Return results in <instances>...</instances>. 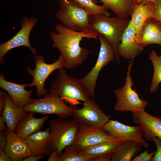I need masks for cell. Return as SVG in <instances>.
Returning a JSON list of instances; mask_svg holds the SVG:
<instances>
[{
	"label": "cell",
	"mask_w": 161,
	"mask_h": 161,
	"mask_svg": "<svg viewBox=\"0 0 161 161\" xmlns=\"http://www.w3.org/2000/svg\"><path fill=\"white\" fill-rule=\"evenodd\" d=\"M56 32L49 34L53 44L52 47L56 48L63 57L65 68L72 69L82 64L92 52L80 46L83 38L98 39V35L90 30L78 32L69 29L62 24L56 25Z\"/></svg>",
	"instance_id": "6da1fadb"
},
{
	"label": "cell",
	"mask_w": 161,
	"mask_h": 161,
	"mask_svg": "<svg viewBox=\"0 0 161 161\" xmlns=\"http://www.w3.org/2000/svg\"><path fill=\"white\" fill-rule=\"evenodd\" d=\"M131 19H123L110 18L102 14L90 15L89 17L90 30L98 35L104 37L113 47L117 63L120 58L117 52L122 35L129 24Z\"/></svg>",
	"instance_id": "7a4b0ae2"
},
{
	"label": "cell",
	"mask_w": 161,
	"mask_h": 161,
	"mask_svg": "<svg viewBox=\"0 0 161 161\" xmlns=\"http://www.w3.org/2000/svg\"><path fill=\"white\" fill-rule=\"evenodd\" d=\"M49 92L58 95L73 105L78 104L79 101L84 102L91 97L88 90L78 79L68 75L64 69H58Z\"/></svg>",
	"instance_id": "3957f363"
},
{
	"label": "cell",
	"mask_w": 161,
	"mask_h": 161,
	"mask_svg": "<svg viewBox=\"0 0 161 161\" xmlns=\"http://www.w3.org/2000/svg\"><path fill=\"white\" fill-rule=\"evenodd\" d=\"M134 61V60H131L128 65L124 85L114 91L117 100L114 108L115 111L141 112L145 111L148 104L146 100L140 98L136 91L132 88L134 83L131 71Z\"/></svg>",
	"instance_id": "277c9868"
},
{
	"label": "cell",
	"mask_w": 161,
	"mask_h": 161,
	"mask_svg": "<svg viewBox=\"0 0 161 161\" xmlns=\"http://www.w3.org/2000/svg\"><path fill=\"white\" fill-rule=\"evenodd\" d=\"M59 0L60 8L55 16L62 24L76 31L90 30V15L85 9L69 0Z\"/></svg>",
	"instance_id": "5b68a950"
},
{
	"label": "cell",
	"mask_w": 161,
	"mask_h": 161,
	"mask_svg": "<svg viewBox=\"0 0 161 161\" xmlns=\"http://www.w3.org/2000/svg\"><path fill=\"white\" fill-rule=\"evenodd\" d=\"M51 135L49 152L56 149L60 154L67 146L73 143L78 129L79 124L75 119L66 120L59 118L48 121Z\"/></svg>",
	"instance_id": "8992f818"
},
{
	"label": "cell",
	"mask_w": 161,
	"mask_h": 161,
	"mask_svg": "<svg viewBox=\"0 0 161 161\" xmlns=\"http://www.w3.org/2000/svg\"><path fill=\"white\" fill-rule=\"evenodd\" d=\"M98 37L100 42V48L96 62L86 76L78 79L79 82L88 90L91 98L94 100L95 88L101 70L116 59L114 51L108 41L101 34H98Z\"/></svg>",
	"instance_id": "52a82bcc"
},
{
	"label": "cell",
	"mask_w": 161,
	"mask_h": 161,
	"mask_svg": "<svg viewBox=\"0 0 161 161\" xmlns=\"http://www.w3.org/2000/svg\"><path fill=\"white\" fill-rule=\"evenodd\" d=\"M24 108L27 112L54 114L65 119L71 116L72 110L71 106H67L59 95L52 92L45 95L43 98L34 99Z\"/></svg>",
	"instance_id": "ba28073f"
},
{
	"label": "cell",
	"mask_w": 161,
	"mask_h": 161,
	"mask_svg": "<svg viewBox=\"0 0 161 161\" xmlns=\"http://www.w3.org/2000/svg\"><path fill=\"white\" fill-rule=\"evenodd\" d=\"M34 59L35 64V69L33 70L30 67L27 68L28 73L33 78L32 82L28 83V86H35L37 95L38 97L44 96L48 92L45 88L46 80L55 70L65 68L64 60L61 54L56 61L50 64L46 63L44 57L41 55H35Z\"/></svg>",
	"instance_id": "9c48e42d"
},
{
	"label": "cell",
	"mask_w": 161,
	"mask_h": 161,
	"mask_svg": "<svg viewBox=\"0 0 161 161\" xmlns=\"http://www.w3.org/2000/svg\"><path fill=\"white\" fill-rule=\"evenodd\" d=\"M123 141L110 135L102 128L79 124L75 140L71 145L78 152L104 142L119 143Z\"/></svg>",
	"instance_id": "30bf717a"
},
{
	"label": "cell",
	"mask_w": 161,
	"mask_h": 161,
	"mask_svg": "<svg viewBox=\"0 0 161 161\" xmlns=\"http://www.w3.org/2000/svg\"><path fill=\"white\" fill-rule=\"evenodd\" d=\"M82 108L72 105L71 116L79 124L102 128L111 118L101 109L95 100L90 98L83 102Z\"/></svg>",
	"instance_id": "8fae6325"
},
{
	"label": "cell",
	"mask_w": 161,
	"mask_h": 161,
	"mask_svg": "<svg viewBox=\"0 0 161 161\" xmlns=\"http://www.w3.org/2000/svg\"><path fill=\"white\" fill-rule=\"evenodd\" d=\"M37 21V19L35 17H24L20 23L21 27L19 31L11 39L0 44L1 64L4 63V57L8 51L19 47H28L33 54H36V49L30 45L29 37L32 30Z\"/></svg>",
	"instance_id": "7c38bea8"
},
{
	"label": "cell",
	"mask_w": 161,
	"mask_h": 161,
	"mask_svg": "<svg viewBox=\"0 0 161 161\" xmlns=\"http://www.w3.org/2000/svg\"><path fill=\"white\" fill-rule=\"evenodd\" d=\"M102 129L110 135L123 141L131 140L141 144L148 148L150 144L144 139L140 125L135 126L125 125L116 120H109Z\"/></svg>",
	"instance_id": "4fadbf2b"
},
{
	"label": "cell",
	"mask_w": 161,
	"mask_h": 161,
	"mask_svg": "<svg viewBox=\"0 0 161 161\" xmlns=\"http://www.w3.org/2000/svg\"><path fill=\"white\" fill-rule=\"evenodd\" d=\"M132 115L133 122L140 125L143 136L147 141H152L154 137L161 139V118L153 116L145 111L132 112Z\"/></svg>",
	"instance_id": "5bb4252c"
},
{
	"label": "cell",
	"mask_w": 161,
	"mask_h": 161,
	"mask_svg": "<svg viewBox=\"0 0 161 161\" xmlns=\"http://www.w3.org/2000/svg\"><path fill=\"white\" fill-rule=\"evenodd\" d=\"M5 133L7 143L4 151L12 161H22L33 155L25 139L8 129Z\"/></svg>",
	"instance_id": "9a60e30c"
},
{
	"label": "cell",
	"mask_w": 161,
	"mask_h": 161,
	"mask_svg": "<svg viewBox=\"0 0 161 161\" xmlns=\"http://www.w3.org/2000/svg\"><path fill=\"white\" fill-rule=\"evenodd\" d=\"M136 31L132 24L129 23L124 30L118 45V55L123 58L129 60H134L144 50L136 41Z\"/></svg>",
	"instance_id": "2e32d148"
},
{
	"label": "cell",
	"mask_w": 161,
	"mask_h": 161,
	"mask_svg": "<svg viewBox=\"0 0 161 161\" xmlns=\"http://www.w3.org/2000/svg\"><path fill=\"white\" fill-rule=\"evenodd\" d=\"M135 38L139 46L143 48L151 44L161 45V23L154 18L147 19Z\"/></svg>",
	"instance_id": "e0dca14e"
},
{
	"label": "cell",
	"mask_w": 161,
	"mask_h": 161,
	"mask_svg": "<svg viewBox=\"0 0 161 161\" xmlns=\"http://www.w3.org/2000/svg\"><path fill=\"white\" fill-rule=\"evenodd\" d=\"M28 85V83L19 84L7 81L3 75H0V87L8 93L18 106L24 107L34 100L31 97L33 90H27L25 89Z\"/></svg>",
	"instance_id": "ac0fdd59"
},
{
	"label": "cell",
	"mask_w": 161,
	"mask_h": 161,
	"mask_svg": "<svg viewBox=\"0 0 161 161\" xmlns=\"http://www.w3.org/2000/svg\"><path fill=\"white\" fill-rule=\"evenodd\" d=\"M35 113L30 112L23 117L16 126L14 133L25 139L33 134L40 131L48 118L47 115L36 118L34 117Z\"/></svg>",
	"instance_id": "d6986e66"
},
{
	"label": "cell",
	"mask_w": 161,
	"mask_h": 161,
	"mask_svg": "<svg viewBox=\"0 0 161 161\" xmlns=\"http://www.w3.org/2000/svg\"><path fill=\"white\" fill-rule=\"evenodd\" d=\"M4 106L0 116L6 124L8 129L14 132L17 124L27 112L25 111L24 107L16 105L10 95L6 92L4 93Z\"/></svg>",
	"instance_id": "ffe728a7"
},
{
	"label": "cell",
	"mask_w": 161,
	"mask_h": 161,
	"mask_svg": "<svg viewBox=\"0 0 161 161\" xmlns=\"http://www.w3.org/2000/svg\"><path fill=\"white\" fill-rule=\"evenodd\" d=\"M50 128L45 131H39L30 135L25 140L35 155L48 154L51 142Z\"/></svg>",
	"instance_id": "44dd1931"
},
{
	"label": "cell",
	"mask_w": 161,
	"mask_h": 161,
	"mask_svg": "<svg viewBox=\"0 0 161 161\" xmlns=\"http://www.w3.org/2000/svg\"><path fill=\"white\" fill-rule=\"evenodd\" d=\"M130 15V23L134 28L137 35L140 32L144 22L148 18L154 17V3L150 2L144 4L132 3Z\"/></svg>",
	"instance_id": "7402d4cb"
},
{
	"label": "cell",
	"mask_w": 161,
	"mask_h": 161,
	"mask_svg": "<svg viewBox=\"0 0 161 161\" xmlns=\"http://www.w3.org/2000/svg\"><path fill=\"white\" fill-rule=\"evenodd\" d=\"M143 145L131 140L122 141L113 153L111 161H130L143 149Z\"/></svg>",
	"instance_id": "603a6c76"
},
{
	"label": "cell",
	"mask_w": 161,
	"mask_h": 161,
	"mask_svg": "<svg viewBox=\"0 0 161 161\" xmlns=\"http://www.w3.org/2000/svg\"><path fill=\"white\" fill-rule=\"evenodd\" d=\"M100 0L106 10H111L118 18L126 19L130 15L131 0Z\"/></svg>",
	"instance_id": "cb8c5ba5"
},
{
	"label": "cell",
	"mask_w": 161,
	"mask_h": 161,
	"mask_svg": "<svg viewBox=\"0 0 161 161\" xmlns=\"http://www.w3.org/2000/svg\"><path fill=\"white\" fill-rule=\"evenodd\" d=\"M121 142L101 143L86 148L79 153L82 156L91 157L113 153Z\"/></svg>",
	"instance_id": "d4e9b609"
},
{
	"label": "cell",
	"mask_w": 161,
	"mask_h": 161,
	"mask_svg": "<svg viewBox=\"0 0 161 161\" xmlns=\"http://www.w3.org/2000/svg\"><path fill=\"white\" fill-rule=\"evenodd\" d=\"M149 59L152 62L154 68L149 91L153 93L157 91L159 85L161 82V53L158 55L155 50H152L149 53Z\"/></svg>",
	"instance_id": "484cf974"
},
{
	"label": "cell",
	"mask_w": 161,
	"mask_h": 161,
	"mask_svg": "<svg viewBox=\"0 0 161 161\" xmlns=\"http://www.w3.org/2000/svg\"><path fill=\"white\" fill-rule=\"evenodd\" d=\"M64 149V152L59 154V161H95L96 157L82 156L71 145Z\"/></svg>",
	"instance_id": "4316f807"
},
{
	"label": "cell",
	"mask_w": 161,
	"mask_h": 161,
	"mask_svg": "<svg viewBox=\"0 0 161 161\" xmlns=\"http://www.w3.org/2000/svg\"><path fill=\"white\" fill-rule=\"evenodd\" d=\"M74 1L85 9L90 15L102 14L107 16L109 13L103 5H99L92 0H69Z\"/></svg>",
	"instance_id": "83f0119b"
},
{
	"label": "cell",
	"mask_w": 161,
	"mask_h": 161,
	"mask_svg": "<svg viewBox=\"0 0 161 161\" xmlns=\"http://www.w3.org/2000/svg\"><path fill=\"white\" fill-rule=\"evenodd\" d=\"M156 151H154L150 153L149 150H146L137 155H136L131 161H151Z\"/></svg>",
	"instance_id": "f1b7e54d"
},
{
	"label": "cell",
	"mask_w": 161,
	"mask_h": 161,
	"mask_svg": "<svg viewBox=\"0 0 161 161\" xmlns=\"http://www.w3.org/2000/svg\"><path fill=\"white\" fill-rule=\"evenodd\" d=\"M156 146L155 153L151 161H161V139L156 137H154L152 139Z\"/></svg>",
	"instance_id": "f546056e"
},
{
	"label": "cell",
	"mask_w": 161,
	"mask_h": 161,
	"mask_svg": "<svg viewBox=\"0 0 161 161\" xmlns=\"http://www.w3.org/2000/svg\"><path fill=\"white\" fill-rule=\"evenodd\" d=\"M154 18L161 24V3H154Z\"/></svg>",
	"instance_id": "4dcf8cb0"
},
{
	"label": "cell",
	"mask_w": 161,
	"mask_h": 161,
	"mask_svg": "<svg viewBox=\"0 0 161 161\" xmlns=\"http://www.w3.org/2000/svg\"><path fill=\"white\" fill-rule=\"evenodd\" d=\"M7 143L5 131H0V151H4Z\"/></svg>",
	"instance_id": "1f68e13d"
},
{
	"label": "cell",
	"mask_w": 161,
	"mask_h": 161,
	"mask_svg": "<svg viewBox=\"0 0 161 161\" xmlns=\"http://www.w3.org/2000/svg\"><path fill=\"white\" fill-rule=\"evenodd\" d=\"M59 154L57 149L53 150L51 153L48 161H59Z\"/></svg>",
	"instance_id": "d6a6232c"
},
{
	"label": "cell",
	"mask_w": 161,
	"mask_h": 161,
	"mask_svg": "<svg viewBox=\"0 0 161 161\" xmlns=\"http://www.w3.org/2000/svg\"><path fill=\"white\" fill-rule=\"evenodd\" d=\"M113 153H108L97 157L95 161H111Z\"/></svg>",
	"instance_id": "836d02e7"
},
{
	"label": "cell",
	"mask_w": 161,
	"mask_h": 161,
	"mask_svg": "<svg viewBox=\"0 0 161 161\" xmlns=\"http://www.w3.org/2000/svg\"><path fill=\"white\" fill-rule=\"evenodd\" d=\"M132 3L144 4L151 2L153 3H160L161 0H131Z\"/></svg>",
	"instance_id": "e575fe53"
},
{
	"label": "cell",
	"mask_w": 161,
	"mask_h": 161,
	"mask_svg": "<svg viewBox=\"0 0 161 161\" xmlns=\"http://www.w3.org/2000/svg\"><path fill=\"white\" fill-rule=\"evenodd\" d=\"M45 154H42L39 155H32L24 159L23 161H37L42 159Z\"/></svg>",
	"instance_id": "d590c367"
},
{
	"label": "cell",
	"mask_w": 161,
	"mask_h": 161,
	"mask_svg": "<svg viewBox=\"0 0 161 161\" xmlns=\"http://www.w3.org/2000/svg\"><path fill=\"white\" fill-rule=\"evenodd\" d=\"M5 92L1 91L0 92V114L3 109L5 102L4 93Z\"/></svg>",
	"instance_id": "8d00e7d4"
},
{
	"label": "cell",
	"mask_w": 161,
	"mask_h": 161,
	"mask_svg": "<svg viewBox=\"0 0 161 161\" xmlns=\"http://www.w3.org/2000/svg\"><path fill=\"white\" fill-rule=\"evenodd\" d=\"M0 161H11L12 160L4 151H0Z\"/></svg>",
	"instance_id": "74e56055"
},
{
	"label": "cell",
	"mask_w": 161,
	"mask_h": 161,
	"mask_svg": "<svg viewBox=\"0 0 161 161\" xmlns=\"http://www.w3.org/2000/svg\"><path fill=\"white\" fill-rule=\"evenodd\" d=\"M5 122L2 120L1 117L0 116V131H5L8 129L7 126H5Z\"/></svg>",
	"instance_id": "f35d334b"
},
{
	"label": "cell",
	"mask_w": 161,
	"mask_h": 161,
	"mask_svg": "<svg viewBox=\"0 0 161 161\" xmlns=\"http://www.w3.org/2000/svg\"><path fill=\"white\" fill-rule=\"evenodd\" d=\"M92 0L96 4L97 2V0Z\"/></svg>",
	"instance_id": "ab89813d"
},
{
	"label": "cell",
	"mask_w": 161,
	"mask_h": 161,
	"mask_svg": "<svg viewBox=\"0 0 161 161\" xmlns=\"http://www.w3.org/2000/svg\"><path fill=\"white\" fill-rule=\"evenodd\" d=\"M7 0H4V1H7Z\"/></svg>",
	"instance_id": "60d3db41"
}]
</instances>
